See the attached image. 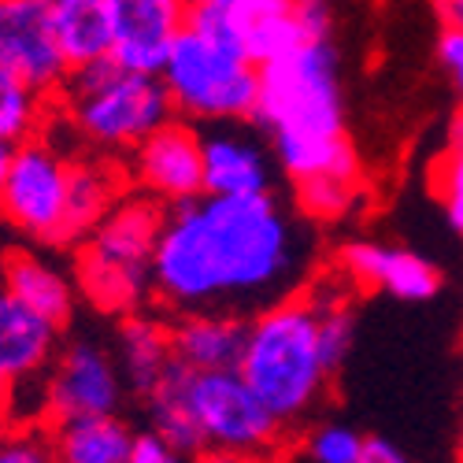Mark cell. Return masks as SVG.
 I'll use <instances>...</instances> for the list:
<instances>
[{
  "label": "cell",
  "mask_w": 463,
  "mask_h": 463,
  "mask_svg": "<svg viewBox=\"0 0 463 463\" xmlns=\"http://www.w3.org/2000/svg\"><path fill=\"white\" fill-rule=\"evenodd\" d=\"M304 238L271 193H201L164 212L152 297L175 316L260 312L300 275Z\"/></svg>",
  "instance_id": "1"
},
{
  "label": "cell",
  "mask_w": 463,
  "mask_h": 463,
  "mask_svg": "<svg viewBox=\"0 0 463 463\" xmlns=\"http://www.w3.org/2000/svg\"><path fill=\"white\" fill-rule=\"evenodd\" d=\"M238 371L267 404V411L282 422V430L304 427L323 404L334 374L319 349L316 300L300 293L260 307L249 319Z\"/></svg>",
  "instance_id": "2"
},
{
  "label": "cell",
  "mask_w": 463,
  "mask_h": 463,
  "mask_svg": "<svg viewBox=\"0 0 463 463\" xmlns=\"http://www.w3.org/2000/svg\"><path fill=\"white\" fill-rule=\"evenodd\" d=\"M56 100L71 130L100 152H134L152 130L175 119V100L160 74L127 71L111 56L71 67Z\"/></svg>",
  "instance_id": "3"
},
{
  "label": "cell",
  "mask_w": 463,
  "mask_h": 463,
  "mask_svg": "<svg viewBox=\"0 0 463 463\" xmlns=\"http://www.w3.org/2000/svg\"><path fill=\"white\" fill-rule=\"evenodd\" d=\"M164 208L152 197H127L111 215L79 241L74 252V286L111 316H134L152 293V256H156Z\"/></svg>",
  "instance_id": "4"
},
{
  "label": "cell",
  "mask_w": 463,
  "mask_h": 463,
  "mask_svg": "<svg viewBox=\"0 0 463 463\" xmlns=\"http://www.w3.org/2000/svg\"><path fill=\"white\" fill-rule=\"evenodd\" d=\"M275 145L334 141L345 137V100L337 52L330 42H304L260 67L256 115Z\"/></svg>",
  "instance_id": "5"
},
{
  "label": "cell",
  "mask_w": 463,
  "mask_h": 463,
  "mask_svg": "<svg viewBox=\"0 0 463 463\" xmlns=\"http://www.w3.org/2000/svg\"><path fill=\"white\" fill-rule=\"evenodd\" d=\"M164 382L178 393L204 449H230L256 459L282 449V422L267 411V404L252 393V385L238 367L193 371L175 360Z\"/></svg>",
  "instance_id": "6"
},
{
  "label": "cell",
  "mask_w": 463,
  "mask_h": 463,
  "mask_svg": "<svg viewBox=\"0 0 463 463\" xmlns=\"http://www.w3.org/2000/svg\"><path fill=\"white\" fill-rule=\"evenodd\" d=\"M160 79L175 100V111L189 119L238 123L256 115L260 100V67L208 33L185 26L160 71Z\"/></svg>",
  "instance_id": "7"
},
{
  "label": "cell",
  "mask_w": 463,
  "mask_h": 463,
  "mask_svg": "<svg viewBox=\"0 0 463 463\" xmlns=\"http://www.w3.org/2000/svg\"><path fill=\"white\" fill-rule=\"evenodd\" d=\"M71 197V160L52 137H26L15 145L12 171L0 185V222H8L30 241L63 245Z\"/></svg>",
  "instance_id": "8"
},
{
  "label": "cell",
  "mask_w": 463,
  "mask_h": 463,
  "mask_svg": "<svg viewBox=\"0 0 463 463\" xmlns=\"http://www.w3.org/2000/svg\"><path fill=\"white\" fill-rule=\"evenodd\" d=\"M0 67L42 97L63 90L71 63L52 30V0H0Z\"/></svg>",
  "instance_id": "9"
},
{
  "label": "cell",
  "mask_w": 463,
  "mask_h": 463,
  "mask_svg": "<svg viewBox=\"0 0 463 463\" xmlns=\"http://www.w3.org/2000/svg\"><path fill=\"white\" fill-rule=\"evenodd\" d=\"M145 197L160 204H182L204 193V137L182 119H167L152 130L127 164Z\"/></svg>",
  "instance_id": "10"
},
{
  "label": "cell",
  "mask_w": 463,
  "mask_h": 463,
  "mask_svg": "<svg viewBox=\"0 0 463 463\" xmlns=\"http://www.w3.org/2000/svg\"><path fill=\"white\" fill-rule=\"evenodd\" d=\"M123 390L127 378L119 371V360L93 341H71L49 371V422L115 415L123 404Z\"/></svg>",
  "instance_id": "11"
},
{
  "label": "cell",
  "mask_w": 463,
  "mask_h": 463,
  "mask_svg": "<svg viewBox=\"0 0 463 463\" xmlns=\"http://www.w3.org/2000/svg\"><path fill=\"white\" fill-rule=\"evenodd\" d=\"M111 19V60L141 71L160 74L178 33L189 26L193 0H104Z\"/></svg>",
  "instance_id": "12"
},
{
  "label": "cell",
  "mask_w": 463,
  "mask_h": 463,
  "mask_svg": "<svg viewBox=\"0 0 463 463\" xmlns=\"http://www.w3.org/2000/svg\"><path fill=\"white\" fill-rule=\"evenodd\" d=\"M341 271L360 286L382 289L397 300H430L441 289V275L430 260L382 241H349L341 252Z\"/></svg>",
  "instance_id": "13"
},
{
  "label": "cell",
  "mask_w": 463,
  "mask_h": 463,
  "mask_svg": "<svg viewBox=\"0 0 463 463\" xmlns=\"http://www.w3.org/2000/svg\"><path fill=\"white\" fill-rule=\"evenodd\" d=\"M60 326L0 286V378L26 382L45 374L56 360Z\"/></svg>",
  "instance_id": "14"
},
{
  "label": "cell",
  "mask_w": 463,
  "mask_h": 463,
  "mask_svg": "<svg viewBox=\"0 0 463 463\" xmlns=\"http://www.w3.org/2000/svg\"><path fill=\"white\" fill-rule=\"evenodd\" d=\"M130 167L119 164L111 152L100 156L71 160V197H67V222H63V245H79L86 234L111 215V208L127 197Z\"/></svg>",
  "instance_id": "15"
},
{
  "label": "cell",
  "mask_w": 463,
  "mask_h": 463,
  "mask_svg": "<svg viewBox=\"0 0 463 463\" xmlns=\"http://www.w3.org/2000/svg\"><path fill=\"white\" fill-rule=\"evenodd\" d=\"M204 137V193L219 197H249L271 185V156L263 145L241 130L215 127Z\"/></svg>",
  "instance_id": "16"
},
{
  "label": "cell",
  "mask_w": 463,
  "mask_h": 463,
  "mask_svg": "<svg viewBox=\"0 0 463 463\" xmlns=\"http://www.w3.org/2000/svg\"><path fill=\"white\" fill-rule=\"evenodd\" d=\"M249 319L230 312H189L171 326L175 360L193 371H226L238 367L245 353Z\"/></svg>",
  "instance_id": "17"
},
{
  "label": "cell",
  "mask_w": 463,
  "mask_h": 463,
  "mask_svg": "<svg viewBox=\"0 0 463 463\" xmlns=\"http://www.w3.org/2000/svg\"><path fill=\"white\" fill-rule=\"evenodd\" d=\"M49 441L56 463H130L134 434L119 415L52 419Z\"/></svg>",
  "instance_id": "18"
},
{
  "label": "cell",
  "mask_w": 463,
  "mask_h": 463,
  "mask_svg": "<svg viewBox=\"0 0 463 463\" xmlns=\"http://www.w3.org/2000/svg\"><path fill=\"white\" fill-rule=\"evenodd\" d=\"M0 286H8L23 304H30L33 312H42L56 326H63L74 312V282L52 267L49 260L33 256V252H8L0 263Z\"/></svg>",
  "instance_id": "19"
},
{
  "label": "cell",
  "mask_w": 463,
  "mask_h": 463,
  "mask_svg": "<svg viewBox=\"0 0 463 463\" xmlns=\"http://www.w3.org/2000/svg\"><path fill=\"white\" fill-rule=\"evenodd\" d=\"M119 371L127 378V385L134 393L148 397L156 385L164 382V374L175 364V345H171V326H164L152 316H130L119 326Z\"/></svg>",
  "instance_id": "20"
},
{
  "label": "cell",
  "mask_w": 463,
  "mask_h": 463,
  "mask_svg": "<svg viewBox=\"0 0 463 463\" xmlns=\"http://www.w3.org/2000/svg\"><path fill=\"white\" fill-rule=\"evenodd\" d=\"M222 5L234 8L245 52L252 56L256 67L282 60L286 52L307 42L293 15V0H222Z\"/></svg>",
  "instance_id": "21"
},
{
  "label": "cell",
  "mask_w": 463,
  "mask_h": 463,
  "mask_svg": "<svg viewBox=\"0 0 463 463\" xmlns=\"http://www.w3.org/2000/svg\"><path fill=\"white\" fill-rule=\"evenodd\" d=\"M52 30L71 67L111 56V19L104 0H52Z\"/></svg>",
  "instance_id": "22"
},
{
  "label": "cell",
  "mask_w": 463,
  "mask_h": 463,
  "mask_svg": "<svg viewBox=\"0 0 463 463\" xmlns=\"http://www.w3.org/2000/svg\"><path fill=\"white\" fill-rule=\"evenodd\" d=\"M45 97L33 93L26 82H19L15 74L0 67V137L5 141H26L37 123L45 119Z\"/></svg>",
  "instance_id": "23"
},
{
  "label": "cell",
  "mask_w": 463,
  "mask_h": 463,
  "mask_svg": "<svg viewBox=\"0 0 463 463\" xmlns=\"http://www.w3.org/2000/svg\"><path fill=\"white\" fill-rule=\"evenodd\" d=\"M307 297L316 300V312H319V349L323 360L330 364V371H337L345 364L353 349V337H356V319H353V307L337 297V289H330V297H323L319 289H304Z\"/></svg>",
  "instance_id": "24"
},
{
  "label": "cell",
  "mask_w": 463,
  "mask_h": 463,
  "mask_svg": "<svg viewBox=\"0 0 463 463\" xmlns=\"http://www.w3.org/2000/svg\"><path fill=\"white\" fill-rule=\"evenodd\" d=\"M300 212L312 219H341L360 201V178H312L297 182Z\"/></svg>",
  "instance_id": "25"
},
{
  "label": "cell",
  "mask_w": 463,
  "mask_h": 463,
  "mask_svg": "<svg viewBox=\"0 0 463 463\" xmlns=\"http://www.w3.org/2000/svg\"><path fill=\"white\" fill-rule=\"evenodd\" d=\"M364 441L353 427L341 422H323V427L304 434V459L307 463H360Z\"/></svg>",
  "instance_id": "26"
},
{
  "label": "cell",
  "mask_w": 463,
  "mask_h": 463,
  "mask_svg": "<svg viewBox=\"0 0 463 463\" xmlns=\"http://www.w3.org/2000/svg\"><path fill=\"white\" fill-rule=\"evenodd\" d=\"M430 182H434V193L441 197V204L449 212V222L463 238V141H449L441 160L434 164Z\"/></svg>",
  "instance_id": "27"
},
{
  "label": "cell",
  "mask_w": 463,
  "mask_h": 463,
  "mask_svg": "<svg viewBox=\"0 0 463 463\" xmlns=\"http://www.w3.org/2000/svg\"><path fill=\"white\" fill-rule=\"evenodd\" d=\"M0 463H56L49 427H0Z\"/></svg>",
  "instance_id": "28"
},
{
  "label": "cell",
  "mask_w": 463,
  "mask_h": 463,
  "mask_svg": "<svg viewBox=\"0 0 463 463\" xmlns=\"http://www.w3.org/2000/svg\"><path fill=\"white\" fill-rule=\"evenodd\" d=\"M438 60H441V71L452 82V90L463 97V26L445 23L441 42H438Z\"/></svg>",
  "instance_id": "29"
},
{
  "label": "cell",
  "mask_w": 463,
  "mask_h": 463,
  "mask_svg": "<svg viewBox=\"0 0 463 463\" xmlns=\"http://www.w3.org/2000/svg\"><path fill=\"white\" fill-rule=\"evenodd\" d=\"M293 15H297L307 42H330L334 15H330L326 0H293Z\"/></svg>",
  "instance_id": "30"
},
{
  "label": "cell",
  "mask_w": 463,
  "mask_h": 463,
  "mask_svg": "<svg viewBox=\"0 0 463 463\" xmlns=\"http://www.w3.org/2000/svg\"><path fill=\"white\" fill-rule=\"evenodd\" d=\"M182 449H175L160 430L148 434H134V449H130V463H182Z\"/></svg>",
  "instance_id": "31"
},
{
  "label": "cell",
  "mask_w": 463,
  "mask_h": 463,
  "mask_svg": "<svg viewBox=\"0 0 463 463\" xmlns=\"http://www.w3.org/2000/svg\"><path fill=\"white\" fill-rule=\"evenodd\" d=\"M360 463H408V456L385 438H367L364 441V456Z\"/></svg>",
  "instance_id": "32"
},
{
  "label": "cell",
  "mask_w": 463,
  "mask_h": 463,
  "mask_svg": "<svg viewBox=\"0 0 463 463\" xmlns=\"http://www.w3.org/2000/svg\"><path fill=\"white\" fill-rule=\"evenodd\" d=\"M193 463H260V459L245 452H230V449H201L193 456Z\"/></svg>",
  "instance_id": "33"
},
{
  "label": "cell",
  "mask_w": 463,
  "mask_h": 463,
  "mask_svg": "<svg viewBox=\"0 0 463 463\" xmlns=\"http://www.w3.org/2000/svg\"><path fill=\"white\" fill-rule=\"evenodd\" d=\"M12 156H15V141L0 137V185H5V178H8V171H12Z\"/></svg>",
  "instance_id": "34"
},
{
  "label": "cell",
  "mask_w": 463,
  "mask_h": 463,
  "mask_svg": "<svg viewBox=\"0 0 463 463\" xmlns=\"http://www.w3.org/2000/svg\"><path fill=\"white\" fill-rule=\"evenodd\" d=\"M441 12H445V23L463 26V0H441Z\"/></svg>",
  "instance_id": "35"
},
{
  "label": "cell",
  "mask_w": 463,
  "mask_h": 463,
  "mask_svg": "<svg viewBox=\"0 0 463 463\" xmlns=\"http://www.w3.org/2000/svg\"><path fill=\"white\" fill-rule=\"evenodd\" d=\"M8 390H12V382L0 378V427H5V419H8Z\"/></svg>",
  "instance_id": "36"
},
{
  "label": "cell",
  "mask_w": 463,
  "mask_h": 463,
  "mask_svg": "<svg viewBox=\"0 0 463 463\" xmlns=\"http://www.w3.org/2000/svg\"><path fill=\"white\" fill-rule=\"evenodd\" d=\"M449 141H463V108H459V115L452 119V134H449Z\"/></svg>",
  "instance_id": "37"
},
{
  "label": "cell",
  "mask_w": 463,
  "mask_h": 463,
  "mask_svg": "<svg viewBox=\"0 0 463 463\" xmlns=\"http://www.w3.org/2000/svg\"><path fill=\"white\" fill-rule=\"evenodd\" d=\"M459 463H463V449H459Z\"/></svg>",
  "instance_id": "38"
},
{
  "label": "cell",
  "mask_w": 463,
  "mask_h": 463,
  "mask_svg": "<svg viewBox=\"0 0 463 463\" xmlns=\"http://www.w3.org/2000/svg\"><path fill=\"white\" fill-rule=\"evenodd\" d=\"M197 5H201V0H197Z\"/></svg>",
  "instance_id": "39"
}]
</instances>
